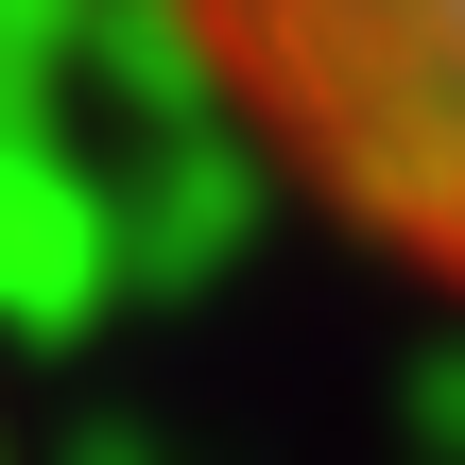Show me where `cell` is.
<instances>
[{
  "label": "cell",
  "mask_w": 465,
  "mask_h": 465,
  "mask_svg": "<svg viewBox=\"0 0 465 465\" xmlns=\"http://www.w3.org/2000/svg\"><path fill=\"white\" fill-rule=\"evenodd\" d=\"M155 35L362 259L465 293V0H155Z\"/></svg>",
  "instance_id": "obj_1"
}]
</instances>
